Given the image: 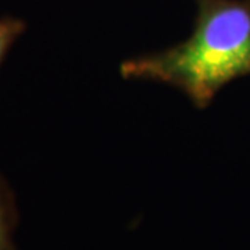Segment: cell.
<instances>
[{"instance_id":"cell-3","label":"cell","mask_w":250,"mask_h":250,"mask_svg":"<svg viewBox=\"0 0 250 250\" xmlns=\"http://www.w3.org/2000/svg\"><path fill=\"white\" fill-rule=\"evenodd\" d=\"M27 29L25 21L16 17H0V65L11 46Z\"/></svg>"},{"instance_id":"cell-2","label":"cell","mask_w":250,"mask_h":250,"mask_svg":"<svg viewBox=\"0 0 250 250\" xmlns=\"http://www.w3.org/2000/svg\"><path fill=\"white\" fill-rule=\"evenodd\" d=\"M17 224L16 197L6 179L0 175V250H17L13 239Z\"/></svg>"},{"instance_id":"cell-1","label":"cell","mask_w":250,"mask_h":250,"mask_svg":"<svg viewBox=\"0 0 250 250\" xmlns=\"http://www.w3.org/2000/svg\"><path fill=\"white\" fill-rule=\"evenodd\" d=\"M193 31L178 45L125 60L126 80L177 88L206 108L227 83L250 75V0H196Z\"/></svg>"}]
</instances>
